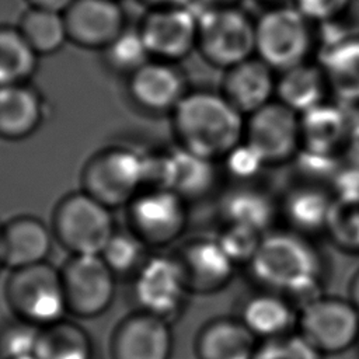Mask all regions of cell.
Masks as SVG:
<instances>
[{
    "instance_id": "1",
    "label": "cell",
    "mask_w": 359,
    "mask_h": 359,
    "mask_svg": "<svg viewBox=\"0 0 359 359\" xmlns=\"http://www.w3.org/2000/svg\"><path fill=\"white\" fill-rule=\"evenodd\" d=\"M248 269L264 290L286 296L297 311L321 294V257L307 236L290 229L265 233Z\"/></svg>"
},
{
    "instance_id": "2",
    "label": "cell",
    "mask_w": 359,
    "mask_h": 359,
    "mask_svg": "<svg viewBox=\"0 0 359 359\" xmlns=\"http://www.w3.org/2000/svg\"><path fill=\"white\" fill-rule=\"evenodd\" d=\"M181 147L206 158H224L244 140L245 116L222 94L194 91L172 109Z\"/></svg>"
},
{
    "instance_id": "3",
    "label": "cell",
    "mask_w": 359,
    "mask_h": 359,
    "mask_svg": "<svg viewBox=\"0 0 359 359\" xmlns=\"http://www.w3.org/2000/svg\"><path fill=\"white\" fill-rule=\"evenodd\" d=\"M196 48L206 62L227 70L255 53V22L234 6L203 7Z\"/></svg>"
},
{
    "instance_id": "4",
    "label": "cell",
    "mask_w": 359,
    "mask_h": 359,
    "mask_svg": "<svg viewBox=\"0 0 359 359\" xmlns=\"http://www.w3.org/2000/svg\"><path fill=\"white\" fill-rule=\"evenodd\" d=\"M311 45L310 21L296 7L276 6L255 22V55L273 72L304 63Z\"/></svg>"
},
{
    "instance_id": "5",
    "label": "cell",
    "mask_w": 359,
    "mask_h": 359,
    "mask_svg": "<svg viewBox=\"0 0 359 359\" xmlns=\"http://www.w3.org/2000/svg\"><path fill=\"white\" fill-rule=\"evenodd\" d=\"M7 297L24 321L38 327L56 324L69 311L62 273L46 262L14 269Z\"/></svg>"
},
{
    "instance_id": "6",
    "label": "cell",
    "mask_w": 359,
    "mask_h": 359,
    "mask_svg": "<svg viewBox=\"0 0 359 359\" xmlns=\"http://www.w3.org/2000/svg\"><path fill=\"white\" fill-rule=\"evenodd\" d=\"M296 332L321 355L342 353L359 338V311L349 299L320 294L297 311Z\"/></svg>"
},
{
    "instance_id": "7",
    "label": "cell",
    "mask_w": 359,
    "mask_h": 359,
    "mask_svg": "<svg viewBox=\"0 0 359 359\" xmlns=\"http://www.w3.org/2000/svg\"><path fill=\"white\" fill-rule=\"evenodd\" d=\"M147 154L133 149H111L91 158L84 170V192L116 208L130 203L146 185Z\"/></svg>"
},
{
    "instance_id": "8",
    "label": "cell",
    "mask_w": 359,
    "mask_h": 359,
    "mask_svg": "<svg viewBox=\"0 0 359 359\" xmlns=\"http://www.w3.org/2000/svg\"><path fill=\"white\" fill-rule=\"evenodd\" d=\"M53 226L57 240L73 255H101L115 233L109 208L87 192L66 196L55 210Z\"/></svg>"
},
{
    "instance_id": "9",
    "label": "cell",
    "mask_w": 359,
    "mask_h": 359,
    "mask_svg": "<svg viewBox=\"0 0 359 359\" xmlns=\"http://www.w3.org/2000/svg\"><path fill=\"white\" fill-rule=\"evenodd\" d=\"M244 142L259 154L265 165L289 161L302 147L300 115L273 100L245 116Z\"/></svg>"
},
{
    "instance_id": "10",
    "label": "cell",
    "mask_w": 359,
    "mask_h": 359,
    "mask_svg": "<svg viewBox=\"0 0 359 359\" xmlns=\"http://www.w3.org/2000/svg\"><path fill=\"white\" fill-rule=\"evenodd\" d=\"M60 273L67 309L73 314L95 317L112 303L114 272L101 255H73Z\"/></svg>"
},
{
    "instance_id": "11",
    "label": "cell",
    "mask_w": 359,
    "mask_h": 359,
    "mask_svg": "<svg viewBox=\"0 0 359 359\" xmlns=\"http://www.w3.org/2000/svg\"><path fill=\"white\" fill-rule=\"evenodd\" d=\"M151 57L174 62L185 57L198 43V13L187 4L158 6L137 28Z\"/></svg>"
},
{
    "instance_id": "12",
    "label": "cell",
    "mask_w": 359,
    "mask_h": 359,
    "mask_svg": "<svg viewBox=\"0 0 359 359\" xmlns=\"http://www.w3.org/2000/svg\"><path fill=\"white\" fill-rule=\"evenodd\" d=\"M130 223L142 241L164 245L180 237L187 224L184 198L165 188H149L129 203Z\"/></svg>"
},
{
    "instance_id": "13",
    "label": "cell",
    "mask_w": 359,
    "mask_h": 359,
    "mask_svg": "<svg viewBox=\"0 0 359 359\" xmlns=\"http://www.w3.org/2000/svg\"><path fill=\"white\" fill-rule=\"evenodd\" d=\"M187 290L188 283L181 262L165 255L149 258L139 268L135 280L137 303L146 313L164 320L180 310Z\"/></svg>"
},
{
    "instance_id": "14",
    "label": "cell",
    "mask_w": 359,
    "mask_h": 359,
    "mask_svg": "<svg viewBox=\"0 0 359 359\" xmlns=\"http://www.w3.org/2000/svg\"><path fill=\"white\" fill-rule=\"evenodd\" d=\"M63 18L67 39L87 49L104 50L126 28L118 0H74Z\"/></svg>"
},
{
    "instance_id": "15",
    "label": "cell",
    "mask_w": 359,
    "mask_h": 359,
    "mask_svg": "<svg viewBox=\"0 0 359 359\" xmlns=\"http://www.w3.org/2000/svg\"><path fill=\"white\" fill-rule=\"evenodd\" d=\"M172 337L168 321L150 313L128 317L112 342L114 359H168Z\"/></svg>"
},
{
    "instance_id": "16",
    "label": "cell",
    "mask_w": 359,
    "mask_h": 359,
    "mask_svg": "<svg viewBox=\"0 0 359 359\" xmlns=\"http://www.w3.org/2000/svg\"><path fill=\"white\" fill-rule=\"evenodd\" d=\"M275 88L273 70L258 57H250L226 70L222 94L248 116L273 101Z\"/></svg>"
},
{
    "instance_id": "17",
    "label": "cell",
    "mask_w": 359,
    "mask_h": 359,
    "mask_svg": "<svg viewBox=\"0 0 359 359\" xmlns=\"http://www.w3.org/2000/svg\"><path fill=\"white\" fill-rule=\"evenodd\" d=\"M129 90L139 105L151 111H172L185 95L180 70L160 59H150L132 73Z\"/></svg>"
},
{
    "instance_id": "18",
    "label": "cell",
    "mask_w": 359,
    "mask_h": 359,
    "mask_svg": "<svg viewBox=\"0 0 359 359\" xmlns=\"http://www.w3.org/2000/svg\"><path fill=\"white\" fill-rule=\"evenodd\" d=\"M180 262L187 276L188 289L192 287L196 292L222 289L230 282L236 268L217 238L194 241L187 247Z\"/></svg>"
},
{
    "instance_id": "19",
    "label": "cell",
    "mask_w": 359,
    "mask_h": 359,
    "mask_svg": "<svg viewBox=\"0 0 359 359\" xmlns=\"http://www.w3.org/2000/svg\"><path fill=\"white\" fill-rule=\"evenodd\" d=\"M1 234V264L20 269L45 262L52 236L48 227L35 217H18L10 222Z\"/></svg>"
},
{
    "instance_id": "20",
    "label": "cell",
    "mask_w": 359,
    "mask_h": 359,
    "mask_svg": "<svg viewBox=\"0 0 359 359\" xmlns=\"http://www.w3.org/2000/svg\"><path fill=\"white\" fill-rule=\"evenodd\" d=\"M330 94L345 107L359 105V36L337 39L320 63Z\"/></svg>"
},
{
    "instance_id": "21",
    "label": "cell",
    "mask_w": 359,
    "mask_h": 359,
    "mask_svg": "<svg viewBox=\"0 0 359 359\" xmlns=\"http://www.w3.org/2000/svg\"><path fill=\"white\" fill-rule=\"evenodd\" d=\"M349 129L351 118L345 105L325 101L300 115V150L332 156V151L349 140Z\"/></svg>"
},
{
    "instance_id": "22",
    "label": "cell",
    "mask_w": 359,
    "mask_h": 359,
    "mask_svg": "<svg viewBox=\"0 0 359 359\" xmlns=\"http://www.w3.org/2000/svg\"><path fill=\"white\" fill-rule=\"evenodd\" d=\"M240 320L259 341H264L290 334L292 328H296L297 309L286 296L264 290L247 299Z\"/></svg>"
},
{
    "instance_id": "23",
    "label": "cell",
    "mask_w": 359,
    "mask_h": 359,
    "mask_svg": "<svg viewBox=\"0 0 359 359\" xmlns=\"http://www.w3.org/2000/svg\"><path fill=\"white\" fill-rule=\"evenodd\" d=\"M216 180L213 160L180 146L164 154L163 188L180 196L198 198L209 192Z\"/></svg>"
},
{
    "instance_id": "24",
    "label": "cell",
    "mask_w": 359,
    "mask_h": 359,
    "mask_svg": "<svg viewBox=\"0 0 359 359\" xmlns=\"http://www.w3.org/2000/svg\"><path fill=\"white\" fill-rule=\"evenodd\" d=\"M330 91L320 65L302 63L279 73L275 100L302 115L327 101Z\"/></svg>"
},
{
    "instance_id": "25",
    "label": "cell",
    "mask_w": 359,
    "mask_h": 359,
    "mask_svg": "<svg viewBox=\"0 0 359 359\" xmlns=\"http://www.w3.org/2000/svg\"><path fill=\"white\" fill-rule=\"evenodd\" d=\"M258 344L240 318H220L201 331L196 351L201 359H252Z\"/></svg>"
},
{
    "instance_id": "26",
    "label": "cell",
    "mask_w": 359,
    "mask_h": 359,
    "mask_svg": "<svg viewBox=\"0 0 359 359\" xmlns=\"http://www.w3.org/2000/svg\"><path fill=\"white\" fill-rule=\"evenodd\" d=\"M334 198L316 185H300L285 195L280 210L290 230L309 236L325 231Z\"/></svg>"
},
{
    "instance_id": "27",
    "label": "cell",
    "mask_w": 359,
    "mask_h": 359,
    "mask_svg": "<svg viewBox=\"0 0 359 359\" xmlns=\"http://www.w3.org/2000/svg\"><path fill=\"white\" fill-rule=\"evenodd\" d=\"M42 118V104L35 90L25 84L0 87V136L22 139L31 135Z\"/></svg>"
},
{
    "instance_id": "28",
    "label": "cell",
    "mask_w": 359,
    "mask_h": 359,
    "mask_svg": "<svg viewBox=\"0 0 359 359\" xmlns=\"http://www.w3.org/2000/svg\"><path fill=\"white\" fill-rule=\"evenodd\" d=\"M220 209L227 224L244 226L262 234L268 233L276 216V205L268 194L245 187L227 192Z\"/></svg>"
},
{
    "instance_id": "29",
    "label": "cell",
    "mask_w": 359,
    "mask_h": 359,
    "mask_svg": "<svg viewBox=\"0 0 359 359\" xmlns=\"http://www.w3.org/2000/svg\"><path fill=\"white\" fill-rule=\"evenodd\" d=\"M38 53L18 28L0 27V87L24 84L35 72Z\"/></svg>"
},
{
    "instance_id": "30",
    "label": "cell",
    "mask_w": 359,
    "mask_h": 359,
    "mask_svg": "<svg viewBox=\"0 0 359 359\" xmlns=\"http://www.w3.org/2000/svg\"><path fill=\"white\" fill-rule=\"evenodd\" d=\"M17 28L38 56L55 53L69 41L63 14L56 11L29 7Z\"/></svg>"
},
{
    "instance_id": "31",
    "label": "cell",
    "mask_w": 359,
    "mask_h": 359,
    "mask_svg": "<svg viewBox=\"0 0 359 359\" xmlns=\"http://www.w3.org/2000/svg\"><path fill=\"white\" fill-rule=\"evenodd\" d=\"M38 359H91V342L76 324L59 321L43 327L36 351Z\"/></svg>"
},
{
    "instance_id": "32",
    "label": "cell",
    "mask_w": 359,
    "mask_h": 359,
    "mask_svg": "<svg viewBox=\"0 0 359 359\" xmlns=\"http://www.w3.org/2000/svg\"><path fill=\"white\" fill-rule=\"evenodd\" d=\"M325 233L339 248L359 254V195L334 198Z\"/></svg>"
},
{
    "instance_id": "33",
    "label": "cell",
    "mask_w": 359,
    "mask_h": 359,
    "mask_svg": "<svg viewBox=\"0 0 359 359\" xmlns=\"http://www.w3.org/2000/svg\"><path fill=\"white\" fill-rule=\"evenodd\" d=\"M104 53L107 63L114 70L129 74L135 73L151 59L139 29L128 28L104 49Z\"/></svg>"
},
{
    "instance_id": "34",
    "label": "cell",
    "mask_w": 359,
    "mask_h": 359,
    "mask_svg": "<svg viewBox=\"0 0 359 359\" xmlns=\"http://www.w3.org/2000/svg\"><path fill=\"white\" fill-rule=\"evenodd\" d=\"M321 356L300 334L290 332L259 341L252 359H321Z\"/></svg>"
},
{
    "instance_id": "35",
    "label": "cell",
    "mask_w": 359,
    "mask_h": 359,
    "mask_svg": "<svg viewBox=\"0 0 359 359\" xmlns=\"http://www.w3.org/2000/svg\"><path fill=\"white\" fill-rule=\"evenodd\" d=\"M41 332L38 325L21 321L6 328L0 335V353L3 359H21L36 356Z\"/></svg>"
},
{
    "instance_id": "36",
    "label": "cell",
    "mask_w": 359,
    "mask_h": 359,
    "mask_svg": "<svg viewBox=\"0 0 359 359\" xmlns=\"http://www.w3.org/2000/svg\"><path fill=\"white\" fill-rule=\"evenodd\" d=\"M114 273L132 271L142 258V240L126 233H114L101 252Z\"/></svg>"
},
{
    "instance_id": "37",
    "label": "cell",
    "mask_w": 359,
    "mask_h": 359,
    "mask_svg": "<svg viewBox=\"0 0 359 359\" xmlns=\"http://www.w3.org/2000/svg\"><path fill=\"white\" fill-rule=\"evenodd\" d=\"M262 236V233L244 226L227 224L217 237V241L236 265H248L261 243Z\"/></svg>"
},
{
    "instance_id": "38",
    "label": "cell",
    "mask_w": 359,
    "mask_h": 359,
    "mask_svg": "<svg viewBox=\"0 0 359 359\" xmlns=\"http://www.w3.org/2000/svg\"><path fill=\"white\" fill-rule=\"evenodd\" d=\"M227 171L238 180H250L265 165L259 154L244 140L224 157Z\"/></svg>"
},
{
    "instance_id": "39",
    "label": "cell",
    "mask_w": 359,
    "mask_h": 359,
    "mask_svg": "<svg viewBox=\"0 0 359 359\" xmlns=\"http://www.w3.org/2000/svg\"><path fill=\"white\" fill-rule=\"evenodd\" d=\"M294 7L309 20L325 22L341 15L351 0H293Z\"/></svg>"
},
{
    "instance_id": "40",
    "label": "cell",
    "mask_w": 359,
    "mask_h": 359,
    "mask_svg": "<svg viewBox=\"0 0 359 359\" xmlns=\"http://www.w3.org/2000/svg\"><path fill=\"white\" fill-rule=\"evenodd\" d=\"M27 1L29 7L56 11L62 14L74 3V0H27Z\"/></svg>"
},
{
    "instance_id": "41",
    "label": "cell",
    "mask_w": 359,
    "mask_h": 359,
    "mask_svg": "<svg viewBox=\"0 0 359 359\" xmlns=\"http://www.w3.org/2000/svg\"><path fill=\"white\" fill-rule=\"evenodd\" d=\"M348 293H349L348 299L359 311V271H356V273L352 276L349 287H348Z\"/></svg>"
},
{
    "instance_id": "42",
    "label": "cell",
    "mask_w": 359,
    "mask_h": 359,
    "mask_svg": "<svg viewBox=\"0 0 359 359\" xmlns=\"http://www.w3.org/2000/svg\"><path fill=\"white\" fill-rule=\"evenodd\" d=\"M205 7H217V6H233L237 0H199Z\"/></svg>"
},
{
    "instance_id": "43",
    "label": "cell",
    "mask_w": 359,
    "mask_h": 359,
    "mask_svg": "<svg viewBox=\"0 0 359 359\" xmlns=\"http://www.w3.org/2000/svg\"><path fill=\"white\" fill-rule=\"evenodd\" d=\"M150 4H153L154 7L158 6H172V4H185L188 0H144Z\"/></svg>"
},
{
    "instance_id": "44",
    "label": "cell",
    "mask_w": 359,
    "mask_h": 359,
    "mask_svg": "<svg viewBox=\"0 0 359 359\" xmlns=\"http://www.w3.org/2000/svg\"><path fill=\"white\" fill-rule=\"evenodd\" d=\"M265 3H271V4H280V3H285V1H289V0H262Z\"/></svg>"
},
{
    "instance_id": "45",
    "label": "cell",
    "mask_w": 359,
    "mask_h": 359,
    "mask_svg": "<svg viewBox=\"0 0 359 359\" xmlns=\"http://www.w3.org/2000/svg\"><path fill=\"white\" fill-rule=\"evenodd\" d=\"M0 262H1V234H0Z\"/></svg>"
},
{
    "instance_id": "46",
    "label": "cell",
    "mask_w": 359,
    "mask_h": 359,
    "mask_svg": "<svg viewBox=\"0 0 359 359\" xmlns=\"http://www.w3.org/2000/svg\"><path fill=\"white\" fill-rule=\"evenodd\" d=\"M21 359H38L36 356H29V358H21Z\"/></svg>"
},
{
    "instance_id": "47",
    "label": "cell",
    "mask_w": 359,
    "mask_h": 359,
    "mask_svg": "<svg viewBox=\"0 0 359 359\" xmlns=\"http://www.w3.org/2000/svg\"><path fill=\"white\" fill-rule=\"evenodd\" d=\"M356 345H358V349H359V338H358V342H356Z\"/></svg>"
}]
</instances>
